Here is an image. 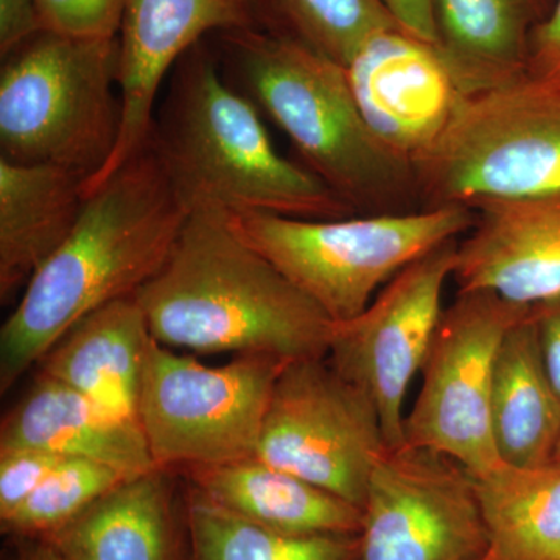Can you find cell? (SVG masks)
Instances as JSON below:
<instances>
[{
  "mask_svg": "<svg viewBox=\"0 0 560 560\" xmlns=\"http://www.w3.org/2000/svg\"><path fill=\"white\" fill-rule=\"evenodd\" d=\"M187 485L223 510L293 534H360L363 510L256 458L184 470Z\"/></svg>",
  "mask_w": 560,
  "mask_h": 560,
  "instance_id": "20",
  "label": "cell"
},
{
  "mask_svg": "<svg viewBox=\"0 0 560 560\" xmlns=\"http://www.w3.org/2000/svg\"><path fill=\"white\" fill-rule=\"evenodd\" d=\"M38 540L66 560H190L184 495L165 469L121 482Z\"/></svg>",
  "mask_w": 560,
  "mask_h": 560,
  "instance_id": "16",
  "label": "cell"
},
{
  "mask_svg": "<svg viewBox=\"0 0 560 560\" xmlns=\"http://www.w3.org/2000/svg\"><path fill=\"white\" fill-rule=\"evenodd\" d=\"M474 226L460 238L458 291H489L525 307L560 300V195L471 205Z\"/></svg>",
  "mask_w": 560,
  "mask_h": 560,
  "instance_id": "15",
  "label": "cell"
},
{
  "mask_svg": "<svg viewBox=\"0 0 560 560\" xmlns=\"http://www.w3.org/2000/svg\"><path fill=\"white\" fill-rule=\"evenodd\" d=\"M475 219V209L463 205L338 220L228 213L243 241L334 323L355 318L405 267L442 243L464 237Z\"/></svg>",
  "mask_w": 560,
  "mask_h": 560,
  "instance_id": "6",
  "label": "cell"
},
{
  "mask_svg": "<svg viewBox=\"0 0 560 560\" xmlns=\"http://www.w3.org/2000/svg\"><path fill=\"white\" fill-rule=\"evenodd\" d=\"M220 36L238 90L285 132L302 165L355 215L420 210L415 167L372 135L345 66L285 31Z\"/></svg>",
  "mask_w": 560,
  "mask_h": 560,
  "instance_id": "4",
  "label": "cell"
},
{
  "mask_svg": "<svg viewBox=\"0 0 560 560\" xmlns=\"http://www.w3.org/2000/svg\"><path fill=\"white\" fill-rule=\"evenodd\" d=\"M189 215L149 142L86 195L75 228L0 330L2 394L81 319L153 279Z\"/></svg>",
  "mask_w": 560,
  "mask_h": 560,
  "instance_id": "1",
  "label": "cell"
},
{
  "mask_svg": "<svg viewBox=\"0 0 560 560\" xmlns=\"http://www.w3.org/2000/svg\"><path fill=\"white\" fill-rule=\"evenodd\" d=\"M490 416L501 463L515 469L551 463L560 440V400L541 363L533 307L501 345Z\"/></svg>",
  "mask_w": 560,
  "mask_h": 560,
  "instance_id": "22",
  "label": "cell"
},
{
  "mask_svg": "<svg viewBox=\"0 0 560 560\" xmlns=\"http://www.w3.org/2000/svg\"><path fill=\"white\" fill-rule=\"evenodd\" d=\"M147 142L189 213L355 215L318 176L276 150L256 103L228 81L202 43L173 68Z\"/></svg>",
  "mask_w": 560,
  "mask_h": 560,
  "instance_id": "3",
  "label": "cell"
},
{
  "mask_svg": "<svg viewBox=\"0 0 560 560\" xmlns=\"http://www.w3.org/2000/svg\"><path fill=\"white\" fill-rule=\"evenodd\" d=\"M401 31L438 46L433 0H382Z\"/></svg>",
  "mask_w": 560,
  "mask_h": 560,
  "instance_id": "32",
  "label": "cell"
},
{
  "mask_svg": "<svg viewBox=\"0 0 560 560\" xmlns=\"http://www.w3.org/2000/svg\"><path fill=\"white\" fill-rule=\"evenodd\" d=\"M416 178L420 209L560 195V86L525 73L467 95Z\"/></svg>",
  "mask_w": 560,
  "mask_h": 560,
  "instance_id": "7",
  "label": "cell"
},
{
  "mask_svg": "<svg viewBox=\"0 0 560 560\" xmlns=\"http://www.w3.org/2000/svg\"><path fill=\"white\" fill-rule=\"evenodd\" d=\"M84 178L55 165L0 158V301L27 285L70 232L84 205Z\"/></svg>",
  "mask_w": 560,
  "mask_h": 560,
  "instance_id": "19",
  "label": "cell"
},
{
  "mask_svg": "<svg viewBox=\"0 0 560 560\" xmlns=\"http://www.w3.org/2000/svg\"><path fill=\"white\" fill-rule=\"evenodd\" d=\"M130 0H36L44 31L86 39L119 38Z\"/></svg>",
  "mask_w": 560,
  "mask_h": 560,
  "instance_id": "27",
  "label": "cell"
},
{
  "mask_svg": "<svg viewBox=\"0 0 560 560\" xmlns=\"http://www.w3.org/2000/svg\"><path fill=\"white\" fill-rule=\"evenodd\" d=\"M119 38L43 32L3 58L0 158L94 178L121 128Z\"/></svg>",
  "mask_w": 560,
  "mask_h": 560,
  "instance_id": "5",
  "label": "cell"
},
{
  "mask_svg": "<svg viewBox=\"0 0 560 560\" xmlns=\"http://www.w3.org/2000/svg\"><path fill=\"white\" fill-rule=\"evenodd\" d=\"M44 31L36 0H0V55L10 57Z\"/></svg>",
  "mask_w": 560,
  "mask_h": 560,
  "instance_id": "30",
  "label": "cell"
},
{
  "mask_svg": "<svg viewBox=\"0 0 560 560\" xmlns=\"http://www.w3.org/2000/svg\"><path fill=\"white\" fill-rule=\"evenodd\" d=\"M20 447L94 460L127 478L158 469L139 422L43 374L0 425V451Z\"/></svg>",
  "mask_w": 560,
  "mask_h": 560,
  "instance_id": "17",
  "label": "cell"
},
{
  "mask_svg": "<svg viewBox=\"0 0 560 560\" xmlns=\"http://www.w3.org/2000/svg\"><path fill=\"white\" fill-rule=\"evenodd\" d=\"M190 560H360L359 534H293L223 510L187 485Z\"/></svg>",
  "mask_w": 560,
  "mask_h": 560,
  "instance_id": "24",
  "label": "cell"
},
{
  "mask_svg": "<svg viewBox=\"0 0 560 560\" xmlns=\"http://www.w3.org/2000/svg\"><path fill=\"white\" fill-rule=\"evenodd\" d=\"M497 560H560V466L499 469L475 478Z\"/></svg>",
  "mask_w": 560,
  "mask_h": 560,
  "instance_id": "23",
  "label": "cell"
},
{
  "mask_svg": "<svg viewBox=\"0 0 560 560\" xmlns=\"http://www.w3.org/2000/svg\"><path fill=\"white\" fill-rule=\"evenodd\" d=\"M280 28L338 65L348 66L364 40L399 27L382 0H270Z\"/></svg>",
  "mask_w": 560,
  "mask_h": 560,
  "instance_id": "25",
  "label": "cell"
},
{
  "mask_svg": "<svg viewBox=\"0 0 560 560\" xmlns=\"http://www.w3.org/2000/svg\"><path fill=\"white\" fill-rule=\"evenodd\" d=\"M287 363L237 355L208 366L151 337L138 419L154 466L184 471L254 458L272 386Z\"/></svg>",
  "mask_w": 560,
  "mask_h": 560,
  "instance_id": "8",
  "label": "cell"
},
{
  "mask_svg": "<svg viewBox=\"0 0 560 560\" xmlns=\"http://www.w3.org/2000/svg\"><path fill=\"white\" fill-rule=\"evenodd\" d=\"M526 73L533 79L560 86V0L530 35Z\"/></svg>",
  "mask_w": 560,
  "mask_h": 560,
  "instance_id": "29",
  "label": "cell"
},
{
  "mask_svg": "<svg viewBox=\"0 0 560 560\" xmlns=\"http://www.w3.org/2000/svg\"><path fill=\"white\" fill-rule=\"evenodd\" d=\"M282 31L270 0H130L119 35L121 128L91 194L149 140L158 95L168 73L209 33Z\"/></svg>",
  "mask_w": 560,
  "mask_h": 560,
  "instance_id": "13",
  "label": "cell"
},
{
  "mask_svg": "<svg viewBox=\"0 0 560 560\" xmlns=\"http://www.w3.org/2000/svg\"><path fill=\"white\" fill-rule=\"evenodd\" d=\"M551 463L559 464V466H560V440L558 442V445H556V451H555V455H552Z\"/></svg>",
  "mask_w": 560,
  "mask_h": 560,
  "instance_id": "34",
  "label": "cell"
},
{
  "mask_svg": "<svg viewBox=\"0 0 560 560\" xmlns=\"http://www.w3.org/2000/svg\"><path fill=\"white\" fill-rule=\"evenodd\" d=\"M130 478L90 459H62L9 517L2 530L25 540L43 539Z\"/></svg>",
  "mask_w": 560,
  "mask_h": 560,
  "instance_id": "26",
  "label": "cell"
},
{
  "mask_svg": "<svg viewBox=\"0 0 560 560\" xmlns=\"http://www.w3.org/2000/svg\"><path fill=\"white\" fill-rule=\"evenodd\" d=\"M482 560H497V559H495V558H493L492 552H490V551H489V555H488V556H486V558H485V559H482Z\"/></svg>",
  "mask_w": 560,
  "mask_h": 560,
  "instance_id": "35",
  "label": "cell"
},
{
  "mask_svg": "<svg viewBox=\"0 0 560 560\" xmlns=\"http://www.w3.org/2000/svg\"><path fill=\"white\" fill-rule=\"evenodd\" d=\"M135 300L151 337L167 348L285 361L329 349L334 320L243 241L228 213L191 212Z\"/></svg>",
  "mask_w": 560,
  "mask_h": 560,
  "instance_id": "2",
  "label": "cell"
},
{
  "mask_svg": "<svg viewBox=\"0 0 560 560\" xmlns=\"http://www.w3.org/2000/svg\"><path fill=\"white\" fill-rule=\"evenodd\" d=\"M390 451L370 396L326 357L289 361L272 386L256 458L363 510Z\"/></svg>",
  "mask_w": 560,
  "mask_h": 560,
  "instance_id": "10",
  "label": "cell"
},
{
  "mask_svg": "<svg viewBox=\"0 0 560 560\" xmlns=\"http://www.w3.org/2000/svg\"><path fill=\"white\" fill-rule=\"evenodd\" d=\"M346 73L372 135L415 171L467 97L440 47L400 27L364 40Z\"/></svg>",
  "mask_w": 560,
  "mask_h": 560,
  "instance_id": "14",
  "label": "cell"
},
{
  "mask_svg": "<svg viewBox=\"0 0 560 560\" xmlns=\"http://www.w3.org/2000/svg\"><path fill=\"white\" fill-rule=\"evenodd\" d=\"M150 340L138 301L124 298L75 324L39 360L38 374L139 422L140 381Z\"/></svg>",
  "mask_w": 560,
  "mask_h": 560,
  "instance_id": "18",
  "label": "cell"
},
{
  "mask_svg": "<svg viewBox=\"0 0 560 560\" xmlns=\"http://www.w3.org/2000/svg\"><path fill=\"white\" fill-rule=\"evenodd\" d=\"M20 560H66L51 545L43 540H28Z\"/></svg>",
  "mask_w": 560,
  "mask_h": 560,
  "instance_id": "33",
  "label": "cell"
},
{
  "mask_svg": "<svg viewBox=\"0 0 560 560\" xmlns=\"http://www.w3.org/2000/svg\"><path fill=\"white\" fill-rule=\"evenodd\" d=\"M460 238L442 243L390 279L355 318L334 323L326 359L377 408L390 451L405 445L404 405L444 312Z\"/></svg>",
  "mask_w": 560,
  "mask_h": 560,
  "instance_id": "11",
  "label": "cell"
},
{
  "mask_svg": "<svg viewBox=\"0 0 560 560\" xmlns=\"http://www.w3.org/2000/svg\"><path fill=\"white\" fill-rule=\"evenodd\" d=\"M62 459L65 456L38 448L0 451V521L13 514Z\"/></svg>",
  "mask_w": 560,
  "mask_h": 560,
  "instance_id": "28",
  "label": "cell"
},
{
  "mask_svg": "<svg viewBox=\"0 0 560 560\" xmlns=\"http://www.w3.org/2000/svg\"><path fill=\"white\" fill-rule=\"evenodd\" d=\"M541 363L560 400V300L533 307Z\"/></svg>",
  "mask_w": 560,
  "mask_h": 560,
  "instance_id": "31",
  "label": "cell"
},
{
  "mask_svg": "<svg viewBox=\"0 0 560 560\" xmlns=\"http://www.w3.org/2000/svg\"><path fill=\"white\" fill-rule=\"evenodd\" d=\"M359 537L360 560H482L490 551L474 475L411 445L386 452L372 471Z\"/></svg>",
  "mask_w": 560,
  "mask_h": 560,
  "instance_id": "12",
  "label": "cell"
},
{
  "mask_svg": "<svg viewBox=\"0 0 560 560\" xmlns=\"http://www.w3.org/2000/svg\"><path fill=\"white\" fill-rule=\"evenodd\" d=\"M529 311L489 291H458L420 370L422 386L405 416V445L441 453L475 478L499 469L490 416L497 357Z\"/></svg>",
  "mask_w": 560,
  "mask_h": 560,
  "instance_id": "9",
  "label": "cell"
},
{
  "mask_svg": "<svg viewBox=\"0 0 560 560\" xmlns=\"http://www.w3.org/2000/svg\"><path fill=\"white\" fill-rule=\"evenodd\" d=\"M556 0H433L438 47L466 95L526 73L533 32Z\"/></svg>",
  "mask_w": 560,
  "mask_h": 560,
  "instance_id": "21",
  "label": "cell"
}]
</instances>
